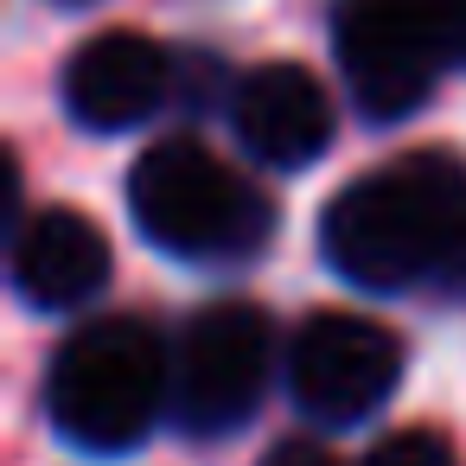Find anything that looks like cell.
Masks as SVG:
<instances>
[{"label":"cell","mask_w":466,"mask_h":466,"mask_svg":"<svg viewBox=\"0 0 466 466\" xmlns=\"http://www.w3.org/2000/svg\"><path fill=\"white\" fill-rule=\"evenodd\" d=\"M319 256L370 294H409L428 281L466 294V167L421 147L351 179L319 218Z\"/></svg>","instance_id":"6da1fadb"},{"label":"cell","mask_w":466,"mask_h":466,"mask_svg":"<svg viewBox=\"0 0 466 466\" xmlns=\"http://www.w3.org/2000/svg\"><path fill=\"white\" fill-rule=\"evenodd\" d=\"M173 409V351L135 313L77 326L46 370V415L84 453H128Z\"/></svg>","instance_id":"7a4b0ae2"},{"label":"cell","mask_w":466,"mask_h":466,"mask_svg":"<svg viewBox=\"0 0 466 466\" xmlns=\"http://www.w3.org/2000/svg\"><path fill=\"white\" fill-rule=\"evenodd\" d=\"M128 211L141 237L179 262H243L268 243L275 205L230 173L205 141H154L128 173Z\"/></svg>","instance_id":"3957f363"},{"label":"cell","mask_w":466,"mask_h":466,"mask_svg":"<svg viewBox=\"0 0 466 466\" xmlns=\"http://www.w3.org/2000/svg\"><path fill=\"white\" fill-rule=\"evenodd\" d=\"M332 52L364 122H409L453 65L441 0H332Z\"/></svg>","instance_id":"277c9868"},{"label":"cell","mask_w":466,"mask_h":466,"mask_svg":"<svg viewBox=\"0 0 466 466\" xmlns=\"http://www.w3.org/2000/svg\"><path fill=\"white\" fill-rule=\"evenodd\" d=\"M275 370L268 313L249 300L205 307L173 345V421L186 434H237Z\"/></svg>","instance_id":"5b68a950"},{"label":"cell","mask_w":466,"mask_h":466,"mask_svg":"<svg viewBox=\"0 0 466 466\" xmlns=\"http://www.w3.org/2000/svg\"><path fill=\"white\" fill-rule=\"evenodd\" d=\"M402 377V345L390 326L364 313H307V326L288 345V396L313 428H351L370 421Z\"/></svg>","instance_id":"8992f818"},{"label":"cell","mask_w":466,"mask_h":466,"mask_svg":"<svg viewBox=\"0 0 466 466\" xmlns=\"http://www.w3.org/2000/svg\"><path fill=\"white\" fill-rule=\"evenodd\" d=\"M179 58L141 33H96L65 65V116L90 135H128L173 103Z\"/></svg>","instance_id":"52a82bcc"},{"label":"cell","mask_w":466,"mask_h":466,"mask_svg":"<svg viewBox=\"0 0 466 466\" xmlns=\"http://www.w3.org/2000/svg\"><path fill=\"white\" fill-rule=\"evenodd\" d=\"M230 128L268 173H300L332 147V96L307 65H256L230 90Z\"/></svg>","instance_id":"ba28073f"},{"label":"cell","mask_w":466,"mask_h":466,"mask_svg":"<svg viewBox=\"0 0 466 466\" xmlns=\"http://www.w3.org/2000/svg\"><path fill=\"white\" fill-rule=\"evenodd\" d=\"M7 275L33 313H77L109 288V243L84 211L46 205V211L14 224Z\"/></svg>","instance_id":"9c48e42d"},{"label":"cell","mask_w":466,"mask_h":466,"mask_svg":"<svg viewBox=\"0 0 466 466\" xmlns=\"http://www.w3.org/2000/svg\"><path fill=\"white\" fill-rule=\"evenodd\" d=\"M358 466H460V460L434 428H402V434H383Z\"/></svg>","instance_id":"30bf717a"},{"label":"cell","mask_w":466,"mask_h":466,"mask_svg":"<svg viewBox=\"0 0 466 466\" xmlns=\"http://www.w3.org/2000/svg\"><path fill=\"white\" fill-rule=\"evenodd\" d=\"M262 466H339L319 441H307V434H294V441H275L268 453H262Z\"/></svg>","instance_id":"8fae6325"},{"label":"cell","mask_w":466,"mask_h":466,"mask_svg":"<svg viewBox=\"0 0 466 466\" xmlns=\"http://www.w3.org/2000/svg\"><path fill=\"white\" fill-rule=\"evenodd\" d=\"M441 33H447V52H453V65L466 71V0H441Z\"/></svg>","instance_id":"7c38bea8"},{"label":"cell","mask_w":466,"mask_h":466,"mask_svg":"<svg viewBox=\"0 0 466 466\" xmlns=\"http://www.w3.org/2000/svg\"><path fill=\"white\" fill-rule=\"evenodd\" d=\"M65 7H84V0H65Z\"/></svg>","instance_id":"4fadbf2b"}]
</instances>
